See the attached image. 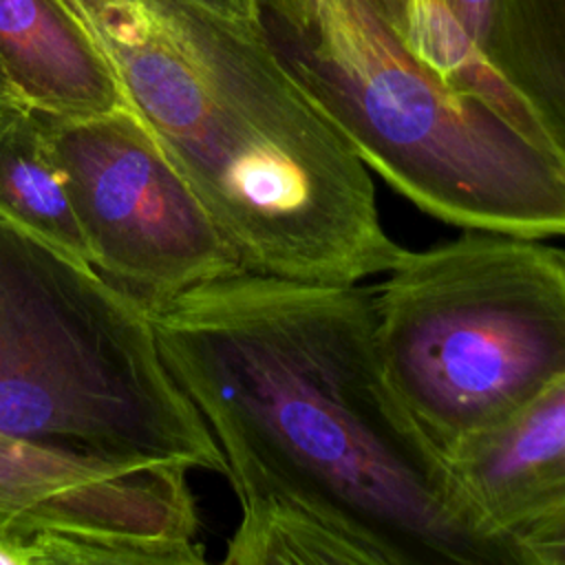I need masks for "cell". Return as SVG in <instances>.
<instances>
[{
  "label": "cell",
  "instance_id": "obj_1",
  "mask_svg": "<svg viewBox=\"0 0 565 565\" xmlns=\"http://www.w3.org/2000/svg\"><path fill=\"white\" fill-rule=\"evenodd\" d=\"M146 311L238 503L307 510L377 565H519L399 399L377 347L375 285L238 269Z\"/></svg>",
  "mask_w": 565,
  "mask_h": 565
},
{
  "label": "cell",
  "instance_id": "obj_2",
  "mask_svg": "<svg viewBox=\"0 0 565 565\" xmlns=\"http://www.w3.org/2000/svg\"><path fill=\"white\" fill-rule=\"evenodd\" d=\"M247 271L364 282L402 254L371 170L269 31L188 0H68Z\"/></svg>",
  "mask_w": 565,
  "mask_h": 565
},
{
  "label": "cell",
  "instance_id": "obj_3",
  "mask_svg": "<svg viewBox=\"0 0 565 565\" xmlns=\"http://www.w3.org/2000/svg\"><path fill=\"white\" fill-rule=\"evenodd\" d=\"M0 430L227 475L210 426L161 360L146 305L2 216Z\"/></svg>",
  "mask_w": 565,
  "mask_h": 565
},
{
  "label": "cell",
  "instance_id": "obj_4",
  "mask_svg": "<svg viewBox=\"0 0 565 565\" xmlns=\"http://www.w3.org/2000/svg\"><path fill=\"white\" fill-rule=\"evenodd\" d=\"M362 163L461 230L565 236V166L499 110L424 68L373 0H316L278 46Z\"/></svg>",
  "mask_w": 565,
  "mask_h": 565
},
{
  "label": "cell",
  "instance_id": "obj_5",
  "mask_svg": "<svg viewBox=\"0 0 565 565\" xmlns=\"http://www.w3.org/2000/svg\"><path fill=\"white\" fill-rule=\"evenodd\" d=\"M543 241L468 227L375 285L386 373L444 457L565 373V252Z\"/></svg>",
  "mask_w": 565,
  "mask_h": 565
},
{
  "label": "cell",
  "instance_id": "obj_6",
  "mask_svg": "<svg viewBox=\"0 0 565 565\" xmlns=\"http://www.w3.org/2000/svg\"><path fill=\"white\" fill-rule=\"evenodd\" d=\"M188 472L0 430V543L9 565L205 563Z\"/></svg>",
  "mask_w": 565,
  "mask_h": 565
},
{
  "label": "cell",
  "instance_id": "obj_7",
  "mask_svg": "<svg viewBox=\"0 0 565 565\" xmlns=\"http://www.w3.org/2000/svg\"><path fill=\"white\" fill-rule=\"evenodd\" d=\"M90 265L143 305L243 269L188 181L130 108L44 115Z\"/></svg>",
  "mask_w": 565,
  "mask_h": 565
},
{
  "label": "cell",
  "instance_id": "obj_8",
  "mask_svg": "<svg viewBox=\"0 0 565 565\" xmlns=\"http://www.w3.org/2000/svg\"><path fill=\"white\" fill-rule=\"evenodd\" d=\"M446 463L472 516L492 536L512 543L523 527L563 508L565 373Z\"/></svg>",
  "mask_w": 565,
  "mask_h": 565
},
{
  "label": "cell",
  "instance_id": "obj_9",
  "mask_svg": "<svg viewBox=\"0 0 565 565\" xmlns=\"http://www.w3.org/2000/svg\"><path fill=\"white\" fill-rule=\"evenodd\" d=\"M0 68L18 99L42 115L128 106L106 53L66 0H0Z\"/></svg>",
  "mask_w": 565,
  "mask_h": 565
},
{
  "label": "cell",
  "instance_id": "obj_10",
  "mask_svg": "<svg viewBox=\"0 0 565 565\" xmlns=\"http://www.w3.org/2000/svg\"><path fill=\"white\" fill-rule=\"evenodd\" d=\"M0 216L90 265L44 115L24 104L0 110Z\"/></svg>",
  "mask_w": 565,
  "mask_h": 565
},
{
  "label": "cell",
  "instance_id": "obj_11",
  "mask_svg": "<svg viewBox=\"0 0 565 565\" xmlns=\"http://www.w3.org/2000/svg\"><path fill=\"white\" fill-rule=\"evenodd\" d=\"M486 51L565 166V0H497Z\"/></svg>",
  "mask_w": 565,
  "mask_h": 565
},
{
  "label": "cell",
  "instance_id": "obj_12",
  "mask_svg": "<svg viewBox=\"0 0 565 565\" xmlns=\"http://www.w3.org/2000/svg\"><path fill=\"white\" fill-rule=\"evenodd\" d=\"M519 565H565V505L512 539Z\"/></svg>",
  "mask_w": 565,
  "mask_h": 565
},
{
  "label": "cell",
  "instance_id": "obj_13",
  "mask_svg": "<svg viewBox=\"0 0 565 565\" xmlns=\"http://www.w3.org/2000/svg\"><path fill=\"white\" fill-rule=\"evenodd\" d=\"M203 11L238 26L245 31L263 33L267 31L265 20H263V0H188Z\"/></svg>",
  "mask_w": 565,
  "mask_h": 565
},
{
  "label": "cell",
  "instance_id": "obj_14",
  "mask_svg": "<svg viewBox=\"0 0 565 565\" xmlns=\"http://www.w3.org/2000/svg\"><path fill=\"white\" fill-rule=\"evenodd\" d=\"M455 15L463 22V26L479 40L486 49V42L494 22V4L497 0H446Z\"/></svg>",
  "mask_w": 565,
  "mask_h": 565
},
{
  "label": "cell",
  "instance_id": "obj_15",
  "mask_svg": "<svg viewBox=\"0 0 565 565\" xmlns=\"http://www.w3.org/2000/svg\"><path fill=\"white\" fill-rule=\"evenodd\" d=\"M263 2L276 11L289 38H300L309 29L316 0H263Z\"/></svg>",
  "mask_w": 565,
  "mask_h": 565
},
{
  "label": "cell",
  "instance_id": "obj_16",
  "mask_svg": "<svg viewBox=\"0 0 565 565\" xmlns=\"http://www.w3.org/2000/svg\"><path fill=\"white\" fill-rule=\"evenodd\" d=\"M15 104H22V102L18 99L15 90L11 88L9 79L4 77V73H2V68H0V110L11 108V106H15Z\"/></svg>",
  "mask_w": 565,
  "mask_h": 565
}]
</instances>
